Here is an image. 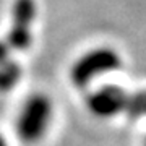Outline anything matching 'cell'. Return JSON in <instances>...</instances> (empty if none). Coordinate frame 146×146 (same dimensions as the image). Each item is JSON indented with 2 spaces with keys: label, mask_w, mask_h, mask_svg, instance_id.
I'll list each match as a JSON object with an SVG mask.
<instances>
[{
  "label": "cell",
  "mask_w": 146,
  "mask_h": 146,
  "mask_svg": "<svg viewBox=\"0 0 146 146\" xmlns=\"http://www.w3.org/2000/svg\"><path fill=\"white\" fill-rule=\"evenodd\" d=\"M10 52L11 49L8 47V44L5 41H0V63L5 62L7 58H10Z\"/></svg>",
  "instance_id": "52a82bcc"
},
{
  "label": "cell",
  "mask_w": 146,
  "mask_h": 146,
  "mask_svg": "<svg viewBox=\"0 0 146 146\" xmlns=\"http://www.w3.org/2000/svg\"><path fill=\"white\" fill-rule=\"evenodd\" d=\"M37 16L36 0H15L5 42L11 52H25L33 44V26Z\"/></svg>",
  "instance_id": "3957f363"
},
{
  "label": "cell",
  "mask_w": 146,
  "mask_h": 146,
  "mask_svg": "<svg viewBox=\"0 0 146 146\" xmlns=\"http://www.w3.org/2000/svg\"><path fill=\"white\" fill-rule=\"evenodd\" d=\"M122 67V55L114 47L101 46L81 54L70 67V81L76 88H88L98 78L117 72Z\"/></svg>",
  "instance_id": "7a4b0ae2"
},
{
  "label": "cell",
  "mask_w": 146,
  "mask_h": 146,
  "mask_svg": "<svg viewBox=\"0 0 146 146\" xmlns=\"http://www.w3.org/2000/svg\"><path fill=\"white\" fill-rule=\"evenodd\" d=\"M130 110H138L141 114H146V93L135 96V98H128V107Z\"/></svg>",
  "instance_id": "8992f818"
},
{
  "label": "cell",
  "mask_w": 146,
  "mask_h": 146,
  "mask_svg": "<svg viewBox=\"0 0 146 146\" xmlns=\"http://www.w3.org/2000/svg\"><path fill=\"white\" fill-rule=\"evenodd\" d=\"M0 146H8V141L5 140V136L0 133Z\"/></svg>",
  "instance_id": "ba28073f"
},
{
  "label": "cell",
  "mask_w": 146,
  "mask_h": 146,
  "mask_svg": "<svg viewBox=\"0 0 146 146\" xmlns=\"http://www.w3.org/2000/svg\"><path fill=\"white\" fill-rule=\"evenodd\" d=\"M54 119V102L44 93H34L21 106L16 117V133L28 145L46 136Z\"/></svg>",
  "instance_id": "6da1fadb"
},
{
  "label": "cell",
  "mask_w": 146,
  "mask_h": 146,
  "mask_svg": "<svg viewBox=\"0 0 146 146\" xmlns=\"http://www.w3.org/2000/svg\"><path fill=\"white\" fill-rule=\"evenodd\" d=\"M21 76H23V70H21L20 63L13 60V58H7L5 62L0 63V91L7 93L20 83Z\"/></svg>",
  "instance_id": "5b68a950"
},
{
  "label": "cell",
  "mask_w": 146,
  "mask_h": 146,
  "mask_svg": "<svg viewBox=\"0 0 146 146\" xmlns=\"http://www.w3.org/2000/svg\"><path fill=\"white\" fill-rule=\"evenodd\" d=\"M128 94L119 86L106 84L94 89L86 98V107L98 119H112L128 107Z\"/></svg>",
  "instance_id": "277c9868"
}]
</instances>
